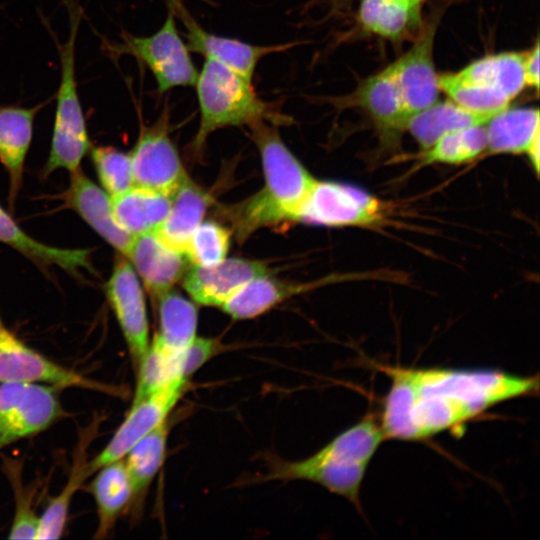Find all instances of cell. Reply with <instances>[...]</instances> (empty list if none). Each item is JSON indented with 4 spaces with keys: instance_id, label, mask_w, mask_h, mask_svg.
<instances>
[{
    "instance_id": "obj_1",
    "label": "cell",
    "mask_w": 540,
    "mask_h": 540,
    "mask_svg": "<svg viewBox=\"0 0 540 540\" xmlns=\"http://www.w3.org/2000/svg\"><path fill=\"white\" fill-rule=\"evenodd\" d=\"M379 370L390 379L378 413L386 440H429L539 391L538 374L495 368L379 365Z\"/></svg>"
},
{
    "instance_id": "obj_2",
    "label": "cell",
    "mask_w": 540,
    "mask_h": 540,
    "mask_svg": "<svg viewBox=\"0 0 540 540\" xmlns=\"http://www.w3.org/2000/svg\"><path fill=\"white\" fill-rule=\"evenodd\" d=\"M274 126L261 121L248 127L260 153L265 185L254 196L230 208L228 214L240 240L259 228L296 221L316 181Z\"/></svg>"
},
{
    "instance_id": "obj_3",
    "label": "cell",
    "mask_w": 540,
    "mask_h": 540,
    "mask_svg": "<svg viewBox=\"0 0 540 540\" xmlns=\"http://www.w3.org/2000/svg\"><path fill=\"white\" fill-rule=\"evenodd\" d=\"M386 440L378 414L369 412L307 458L270 459L262 481L302 480L318 484L360 509L361 487L368 467Z\"/></svg>"
},
{
    "instance_id": "obj_4",
    "label": "cell",
    "mask_w": 540,
    "mask_h": 540,
    "mask_svg": "<svg viewBox=\"0 0 540 540\" xmlns=\"http://www.w3.org/2000/svg\"><path fill=\"white\" fill-rule=\"evenodd\" d=\"M200 122L192 142L202 152L209 135L230 126H251L261 121L273 125L291 122L258 96L251 81L213 60L205 59L195 82Z\"/></svg>"
},
{
    "instance_id": "obj_5",
    "label": "cell",
    "mask_w": 540,
    "mask_h": 540,
    "mask_svg": "<svg viewBox=\"0 0 540 540\" xmlns=\"http://www.w3.org/2000/svg\"><path fill=\"white\" fill-rule=\"evenodd\" d=\"M69 32L64 43H57L60 60V83L57 90L54 127L44 175L57 169L72 172L80 167L90 149V141L76 80V41L82 11L72 0H66Z\"/></svg>"
},
{
    "instance_id": "obj_6",
    "label": "cell",
    "mask_w": 540,
    "mask_h": 540,
    "mask_svg": "<svg viewBox=\"0 0 540 540\" xmlns=\"http://www.w3.org/2000/svg\"><path fill=\"white\" fill-rule=\"evenodd\" d=\"M107 50L115 57L131 55L142 62L151 71L161 95L176 87L194 86L198 77L170 8L158 31L149 36L123 32L119 41L107 44Z\"/></svg>"
},
{
    "instance_id": "obj_7",
    "label": "cell",
    "mask_w": 540,
    "mask_h": 540,
    "mask_svg": "<svg viewBox=\"0 0 540 540\" xmlns=\"http://www.w3.org/2000/svg\"><path fill=\"white\" fill-rule=\"evenodd\" d=\"M388 215L386 203L358 186L316 180L296 221L326 227H371L382 224Z\"/></svg>"
},
{
    "instance_id": "obj_8",
    "label": "cell",
    "mask_w": 540,
    "mask_h": 540,
    "mask_svg": "<svg viewBox=\"0 0 540 540\" xmlns=\"http://www.w3.org/2000/svg\"><path fill=\"white\" fill-rule=\"evenodd\" d=\"M65 415L56 387L35 383L0 384V451L45 431Z\"/></svg>"
},
{
    "instance_id": "obj_9",
    "label": "cell",
    "mask_w": 540,
    "mask_h": 540,
    "mask_svg": "<svg viewBox=\"0 0 540 540\" xmlns=\"http://www.w3.org/2000/svg\"><path fill=\"white\" fill-rule=\"evenodd\" d=\"M35 383L117 394L109 384L87 378L24 344L6 328L0 331V384Z\"/></svg>"
},
{
    "instance_id": "obj_10",
    "label": "cell",
    "mask_w": 540,
    "mask_h": 540,
    "mask_svg": "<svg viewBox=\"0 0 540 540\" xmlns=\"http://www.w3.org/2000/svg\"><path fill=\"white\" fill-rule=\"evenodd\" d=\"M165 109L156 123L142 126L131 154L134 185L173 196L188 178L169 132Z\"/></svg>"
},
{
    "instance_id": "obj_11",
    "label": "cell",
    "mask_w": 540,
    "mask_h": 540,
    "mask_svg": "<svg viewBox=\"0 0 540 540\" xmlns=\"http://www.w3.org/2000/svg\"><path fill=\"white\" fill-rule=\"evenodd\" d=\"M189 387V379L179 378L146 398L132 403L125 419L105 447L88 461L90 476L106 464L124 458L148 433L166 421Z\"/></svg>"
},
{
    "instance_id": "obj_12",
    "label": "cell",
    "mask_w": 540,
    "mask_h": 540,
    "mask_svg": "<svg viewBox=\"0 0 540 540\" xmlns=\"http://www.w3.org/2000/svg\"><path fill=\"white\" fill-rule=\"evenodd\" d=\"M167 4L183 25L185 43L190 52H196L205 59L218 62L251 82L257 64L262 58L272 53L287 51L298 44L289 42L253 45L235 38L216 35L205 30L181 0H167Z\"/></svg>"
},
{
    "instance_id": "obj_13",
    "label": "cell",
    "mask_w": 540,
    "mask_h": 540,
    "mask_svg": "<svg viewBox=\"0 0 540 540\" xmlns=\"http://www.w3.org/2000/svg\"><path fill=\"white\" fill-rule=\"evenodd\" d=\"M105 294L136 370L150 343L149 325L139 277L130 261L121 254L105 285Z\"/></svg>"
},
{
    "instance_id": "obj_14",
    "label": "cell",
    "mask_w": 540,
    "mask_h": 540,
    "mask_svg": "<svg viewBox=\"0 0 540 540\" xmlns=\"http://www.w3.org/2000/svg\"><path fill=\"white\" fill-rule=\"evenodd\" d=\"M436 29V22L429 23L411 48L387 66L408 119L435 103L441 92L433 61Z\"/></svg>"
},
{
    "instance_id": "obj_15",
    "label": "cell",
    "mask_w": 540,
    "mask_h": 540,
    "mask_svg": "<svg viewBox=\"0 0 540 540\" xmlns=\"http://www.w3.org/2000/svg\"><path fill=\"white\" fill-rule=\"evenodd\" d=\"M65 205L74 210L101 238L127 258L134 236L116 221L111 197L85 175L81 167L70 172V182L62 195Z\"/></svg>"
},
{
    "instance_id": "obj_16",
    "label": "cell",
    "mask_w": 540,
    "mask_h": 540,
    "mask_svg": "<svg viewBox=\"0 0 540 540\" xmlns=\"http://www.w3.org/2000/svg\"><path fill=\"white\" fill-rule=\"evenodd\" d=\"M269 272L264 262L229 258L214 266L189 268L183 286L194 302L221 307L250 280Z\"/></svg>"
},
{
    "instance_id": "obj_17",
    "label": "cell",
    "mask_w": 540,
    "mask_h": 540,
    "mask_svg": "<svg viewBox=\"0 0 540 540\" xmlns=\"http://www.w3.org/2000/svg\"><path fill=\"white\" fill-rule=\"evenodd\" d=\"M371 118L382 145L395 146L408 118L388 68L366 78L349 100Z\"/></svg>"
},
{
    "instance_id": "obj_18",
    "label": "cell",
    "mask_w": 540,
    "mask_h": 540,
    "mask_svg": "<svg viewBox=\"0 0 540 540\" xmlns=\"http://www.w3.org/2000/svg\"><path fill=\"white\" fill-rule=\"evenodd\" d=\"M127 259L156 300L185 275L190 262L187 254L168 247L155 233L135 236Z\"/></svg>"
},
{
    "instance_id": "obj_19",
    "label": "cell",
    "mask_w": 540,
    "mask_h": 540,
    "mask_svg": "<svg viewBox=\"0 0 540 540\" xmlns=\"http://www.w3.org/2000/svg\"><path fill=\"white\" fill-rule=\"evenodd\" d=\"M42 106L43 104L31 108L0 107V162L10 179V203H13L21 187L34 120Z\"/></svg>"
},
{
    "instance_id": "obj_20",
    "label": "cell",
    "mask_w": 540,
    "mask_h": 540,
    "mask_svg": "<svg viewBox=\"0 0 540 540\" xmlns=\"http://www.w3.org/2000/svg\"><path fill=\"white\" fill-rule=\"evenodd\" d=\"M211 202L210 195L188 177L172 196L169 213L155 234L168 247L187 254Z\"/></svg>"
},
{
    "instance_id": "obj_21",
    "label": "cell",
    "mask_w": 540,
    "mask_h": 540,
    "mask_svg": "<svg viewBox=\"0 0 540 540\" xmlns=\"http://www.w3.org/2000/svg\"><path fill=\"white\" fill-rule=\"evenodd\" d=\"M170 429L168 418L138 441L123 458L132 487L128 510L133 518L139 517L148 489L164 463Z\"/></svg>"
},
{
    "instance_id": "obj_22",
    "label": "cell",
    "mask_w": 540,
    "mask_h": 540,
    "mask_svg": "<svg viewBox=\"0 0 540 540\" xmlns=\"http://www.w3.org/2000/svg\"><path fill=\"white\" fill-rule=\"evenodd\" d=\"M537 108H506L486 124L487 147L484 155L526 154L540 139Z\"/></svg>"
},
{
    "instance_id": "obj_23",
    "label": "cell",
    "mask_w": 540,
    "mask_h": 540,
    "mask_svg": "<svg viewBox=\"0 0 540 540\" xmlns=\"http://www.w3.org/2000/svg\"><path fill=\"white\" fill-rule=\"evenodd\" d=\"M172 196L134 185L111 197L117 223L132 236L155 233L166 219Z\"/></svg>"
},
{
    "instance_id": "obj_24",
    "label": "cell",
    "mask_w": 540,
    "mask_h": 540,
    "mask_svg": "<svg viewBox=\"0 0 540 540\" xmlns=\"http://www.w3.org/2000/svg\"><path fill=\"white\" fill-rule=\"evenodd\" d=\"M0 242L12 247L36 264L58 266L71 274L92 271L90 250L49 246L29 236L0 206Z\"/></svg>"
},
{
    "instance_id": "obj_25",
    "label": "cell",
    "mask_w": 540,
    "mask_h": 540,
    "mask_svg": "<svg viewBox=\"0 0 540 540\" xmlns=\"http://www.w3.org/2000/svg\"><path fill=\"white\" fill-rule=\"evenodd\" d=\"M95 473L90 484L98 516L94 538L102 539L109 536L118 518L129 509L132 487L123 458L104 465Z\"/></svg>"
},
{
    "instance_id": "obj_26",
    "label": "cell",
    "mask_w": 540,
    "mask_h": 540,
    "mask_svg": "<svg viewBox=\"0 0 540 540\" xmlns=\"http://www.w3.org/2000/svg\"><path fill=\"white\" fill-rule=\"evenodd\" d=\"M316 286L317 283H292L266 274L246 283L221 309L235 320L251 319Z\"/></svg>"
},
{
    "instance_id": "obj_27",
    "label": "cell",
    "mask_w": 540,
    "mask_h": 540,
    "mask_svg": "<svg viewBox=\"0 0 540 540\" xmlns=\"http://www.w3.org/2000/svg\"><path fill=\"white\" fill-rule=\"evenodd\" d=\"M491 118L468 111L447 98L444 101L437 100L411 116L405 131L411 134L422 150L445 134L470 126L484 125Z\"/></svg>"
},
{
    "instance_id": "obj_28",
    "label": "cell",
    "mask_w": 540,
    "mask_h": 540,
    "mask_svg": "<svg viewBox=\"0 0 540 540\" xmlns=\"http://www.w3.org/2000/svg\"><path fill=\"white\" fill-rule=\"evenodd\" d=\"M94 432V427H88L80 435L68 480L60 493L52 497L42 515L39 516L36 539H58L62 536L67 523L71 501L76 492L82 487L84 481L90 477L87 447L95 435Z\"/></svg>"
},
{
    "instance_id": "obj_29",
    "label": "cell",
    "mask_w": 540,
    "mask_h": 540,
    "mask_svg": "<svg viewBox=\"0 0 540 540\" xmlns=\"http://www.w3.org/2000/svg\"><path fill=\"white\" fill-rule=\"evenodd\" d=\"M157 302L159 329L153 339L166 350L184 355L197 336L198 311L195 304L172 289Z\"/></svg>"
},
{
    "instance_id": "obj_30",
    "label": "cell",
    "mask_w": 540,
    "mask_h": 540,
    "mask_svg": "<svg viewBox=\"0 0 540 540\" xmlns=\"http://www.w3.org/2000/svg\"><path fill=\"white\" fill-rule=\"evenodd\" d=\"M522 62L523 53L503 52L478 59L455 73L465 80L499 90L513 100L526 87Z\"/></svg>"
},
{
    "instance_id": "obj_31",
    "label": "cell",
    "mask_w": 540,
    "mask_h": 540,
    "mask_svg": "<svg viewBox=\"0 0 540 540\" xmlns=\"http://www.w3.org/2000/svg\"><path fill=\"white\" fill-rule=\"evenodd\" d=\"M486 147L485 124L455 130L415 155L418 160L416 169L432 164H467L484 156Z\"/></svg>"
},
{
    "instance_id": "obj_32",
    "label": "cell",
    "mask_w": 540,
    "mask_h": 540,
    "mask_svg": "<svg viewBox=\"0 0 540 540\" xmlns=\"http://www.w3.org/2000/svg\"><path fill=\"white\" fill-rule=\"evenodd\" d=\"M358 18L365 30L397 40L419 23L420 6L407 0H362Z\"/></svg>"
},
{
    "instance_id": "obj_33",
    "label": "cell",
    "mask_w": 540,
    "mask_h": 540,
    "mask_svg": "<svg viewBox=\"0 0 540 540\" xmlns=\"http://www.w3.org/2000/svg\"><path fill=\"white\" fill-rule=\"evenodd\" d=\"M438 85L441 92L462 108L487 117L505 110L512 101L499 90L465 80L455 72L438 74Z\"/></svg>"
},
{
    "instance_id": "obj_34",
    "label": "cell",
    "mask_w": 540,
    "mask_h": 540,
    "mask_svg": "<svg viewBox=\"0 0 540 540\" xmlns=\"http://www.w3.org/2000/svg\"><path fill=\"white\" fill-rule=\"evenodd\" d=\"M89 150L99 182L110 197L134 186L130 153L112 146H93Z\"/></svg>"
},
{
    "instance_id": "obj_35",
    "label": "cell",
    "mask_w": 540,
    "mask_h": 540,
    "mask_svg": "<svg viewBox=\"0 0 540 540\" xmlns=\"http://www.w3.org/2000/svg\"><path fill=\"white\" fill-rule=\"evenodd\" d=\"M231 232L214 221L202 222L191 237L187 256L194 265L210 267L225 259Z\"/></svg>"
},
{
    "instance_id": "obj_36",
    "label": "cell",
    "mask_w": 540,
    "mask_h": 540,
    "mask_svg": "<svg viewBox=\"0 0 540 540\" xmlns=\"http://www.w3.org/2000/svg\"><path fill=\"white\" fill-rule=\"evenodd\" d=\"M6 468H8L7 474L14 487L16 500L14 517L8 538L36 539L39 527V516L36 515L34 508L32 507V496L29 492H26L21 485L18 476L19 468H15L12 462H10V465H6Z\"/></svg>"
},
{
    "instance_id": "obj_37",
    "label": "cell",
    "mask_w": 540,
    "mask_h": 540,
    "mask_svg": "<svg viewBox=\"0 0 540 540\" xmlns=\"http://www.w3.org/2000/svg\"><path fill=\"white\" fill-rule=\"evenodd\" d=\"M223 349L224 346L218 339L196 336L184 353L183 377L190 380L196 371L220 354Z\"/></svg>"
},
{
    "instance_id": "obj_38",
    "label": "cell",
    "mask_w": 540,
    "mask_h": 540,
    "mask_svg": "<svg viewBox=\"0 0 540 540\" xmlns=\"http://www.w3.org/2000/svg\"><path fill=\"white\" fill-rule=\"evenodd\" d=\"M539 42L527 52L523 53V75L525 86L538 89L539 87Z\"/></svg>"
},
{
    "instance_id": "obj_39",
    "label": "cell",
    "mask_w": 540,
    "mask_h": 540,
    "mask_svg": "<svg viewBox=\"0 0 540 540\" xmlns=\"http://www.w3.org/2000/svg\"><path fill=\"white\" fill-rule=\"evenodd\" d=\"M407 1L411 2L414 5H418V6H420L422 4V2H423V0H407Z\"/></svg>"
},
{
    "instance_id": "obj_40",
    "label": "cell",
    "mask_w": 540,
    "mask_h": 540,
    "mask_svg": "<svg viewBox=\"0 0 540 540\" xmlns=\"http://www.w3.org/2000/svg\"><path fill=\"white\" fill-rule=\"evenodd\" d=\"M3 329H5V327L3 326L2 321L0 319V331H2Z\"/></svg>"
},
{
    "instance_id": "obj_41",
    "label": "cell",
    "mask_w": 540,
    "mask_h": 540,
    "mask_svg": "<svg viewBox=\"0 0 540 540\" xmlns=\"http://www.w3.org/2000/svg\"><path fill=\"white\" fill-rule=\"evenodd\" d=\"M203 1H208V0H203Z\"/></svg>"
}]
</instances>
